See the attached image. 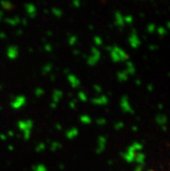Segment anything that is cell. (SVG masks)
Listing matches in <instances>:
<instances>
[{
	"mask_svg": "<svg viewBox=\"0 0 170 171\" xmlns=\"http://www.w3.org/2000/svg\"><path fill=\"white\" fill-rule=\"evenodd\" d=\"M106 50L108 51L109 56L111 60L114 63H122L128 61L129 56L127 54L125 51L122 48H120L117 45H112L106 47Z\"/></svg>",
	"mask_w": 170,
	"mask_h": 171,
	"instance_id": "obj_1",
	"label": "cell"
},
{
	"mask_svg": "<svg viewBox=\"0 0 170 171\" xmlns=\"http://www.w3.org/2000/svg\"><path fill=\"white\" fill-rule=\"evenodd\" d=\"M18 127L19 130L23 133V137L24 140H29L31 136V132L33 129V121L30 119L20 120L18 121Z\"/></svg>",
	"mask_w": 170,
	"mask_h": 171,
	"instance_id": "obj_2",
	"label": "cell"
},
{
	"mask_svg": "<svg viewBox=\"0 0 170 171\" xmlns=\"http://www.w3.org/2000/svg\"><path fill=\"white\" fill-rule=\"evenodd\" d=\"M101 57H102V54H101V51L98 50V48L92 47L90 50V56L87 57V63L90 66H95L100 61Z\"/></svg>",
	"mask_w": 170,
	"mask_h": 171,
	"instance_id": "obj_3",
	"label": "cell"
},
{
	"mask_svg": "<svg viewBox=\"0 0 170 171\" xmlns=\"http://www.w3.org/2000/svg\"><path fill=\"white\" fill-rule=\"evenodd\" d=\"M128 43H129L130 47L133 48V49L139 48L141 44H142L141 39H140V37L138 36V34H137V31H136L134 29L132 30V31H131L130 35L128 36Z\"/></svg>",
	"mask_w": 170,
	"mask_h": 171,
	"instance_id": "obj_4",
	"label": "cell"
},
{
	"mask_svg": "<svg viewBox=\"0 0 170 171\" xmlns=\"http://www.w3.org/2000/svg\"><path fill=\"white\" fill-rule=\"evenodd\" d=\"M26 104V97L23 95L17 96L10 103V106L13 109H19Z\"/></svg>",
	"mask_w": 170,
	"mask_h": 171,
	"instance_id": "obj_5",
	"label": "cell"
},
{
	"mask_svg": "<svg viewBox=\"0 0 170 171\" xmlns=\"http://www.w3.org/2000/svg\"><path fill=\"white\" fill-rule=\"evenodd\" d=\"M120 107L121 109L124 112V113H129V114H133L134 113V109L132 108L129 99L127 96H123L121 101H120Z\"/></svg>",
	"mask_w": 170,
	"mask_h": 171,
	"instance_id": "obj_6",
	"label": "cell"
},
{
	"mask_svg": "<svg viewBox=\"0 0 170 171\" xmlns=\"http://www.w3.org/2000/svg\"><path fill=\"white\" fill-rule=\"evenodd\" d=\"M137 153L136 150L134 149V147L132 145H130L124 153L122 154V158L125 160L126 162L128 163H132L134 162V158H135V154Z\"/></svg>",
	"mask_w": 170,
	"mask_h": 171,
	"instance_id": "obj_7",
	"label": "cell"
},
{
	"mask_svg": "<svg viewBox=\"0 0 170 171\" xmlns=\"http://www.w3.org/2000/svg\"><path fill=\"white\" fill-rule=\"evenodd\" d=\"M107 146V137L105 135H99L97 138V154H102L106 149Z\"/></svg>",
	"mask_w": 170,
	"mask_h": 171,
	"instance_id": "obj_8",
	"label": "cell"
},
{
	"mask_svg": "<svg viewBox=\"0 0 170 171\" xmlns=\"http://www.w3.org/2000/svg\"><path fill=\"white\" fill-rule=\"evenodd\" d=\"M6 55H7L8 58L10 60L17 59L19 56V50H18V46L17 45H10L7 48Z\"/></svg>",
	"mask_w": 170,
	"mask_h": 171,
	"instance_id": "obj_9",
	"label": "cell"
},
{
	"mask_svg": "<svg viewBox=\"0 0 170 171\" xmlns=\"http://www.w3.org/2000/svg\"><path fill=\"white\" fill-rule=\"evenodd\" d=\"M92 103L95 105H98V106H104L107 105L108 103V97L106 95H100L98 97L93 98L91 100Z\"/></svg>",
	"mask_w": 170,
	"mask_h": 171,
	"instance_id": "obj_10",
	"label": "cell"
},
{
	"mask_svg": "<svg viewBox=\"0 0 170 171\" xmlns=\"http://www.w3.org/2000/svg\"><path fill=\"white\" fill-rule=\"evenodd\" d=\"M67 80L69 82V83L71 84V86L74 89H76V88H78L80 86V79L74 74L70 73L69 75H67Z\"/></svg>",
	"mask_w": 170,
	"mask_h": 171,
	"instance_id": "obj_11",
	"label": "cell"
},
{
	"mask_svg": "<svg viewBox=\"0 0 170 171\" xmlns=\"http://www.w3.org/2000/svg\"><path fill=\"white\" fill-rule=\"evenodd\" d=\"M155 122L158 125H160L162 129V130L166 131L167 130V122H168V118L167 116L164 115V114H158L156 117H155Z\"/></svg>",
	"mask_w": 170,
	"mask_h": 171,
	"instance_id": "obj_12",
	"label": "cell"
},
{
	"mask_svg": "<svg viewBox=\"0 0 170 171\" xmlns=\"http://www.w3.org/2000/svg\"><path fill=\"white\" fill-rule=\"evenodd\" d=\"M24 8H25V10H26V13L28 14V16L30 18H34L36 16V7L33 4H26L24 5Z\"/></svg>",
	"mask_w": 170,
	"mask_h": 171,
	"instance_id": "obj_13",
	"label": "cell"
},
{
	"mask_svg": "<svg viewBox=\"0 0 170 171\" xmlns=\"http://www.w3.org/2000/svg\"><path fill=\"white\" fill-rule=\"evenodd\" d=\"M78 135H79V130H78V129L76 128V127H73V128L69 129L66 131V133H65L66 138L69 139V140L75 139Z\"/></svg>",
	"mask_w": 170,
	"mask_h": 171,
	"instance_id": "obj_14",
	"label": "cell"
},
{
	"mask_svg": "<svg viewBox=\"0 0 170 171\" xmlns=\"http://www.w3.org/2000/svg\"><path fill=\"white\" fill-rule=\"evenodd\" d=\"M115 24L119 28H122L124 26V25H125V23H124V17L119 11H117L115 13Z\"/></svg>",
	"mask_w": 170,
	"mask_h": 171,
	"instance_id": "obj_15",
	"label": "cell"
},
{
	"mask_svg": "<svg viewBox=\"0 0 170 171\" xmlns=\"http://www.w3.org/2000/svg\"><path fill=\"white\" fill-rule=\"evenodd\" d=\"M63 93L61 90H54L52 92V103L58 104V103L63 98Z\"/></svg>",
	"mask_w": 170,
	"mask_h": 171,
	"instance_id": "obj_16",
	"label": "cell"
},
{
	"mask_svg": "<svg viewBox=\"0 0 170 171\" xmlns=\"http://www.w3.org/2000/svg\"><path fill=\"white\" fill-rule=\"evenodd\" d=\"M125 71L128 76H132V75H134L135 74V71H136V69H135V66L134 64L131 61H127L126 62L125 65Z\"/></svg>",
	"mask_w": 170,
	"mask_h": 171,
	"instance_id": "obj_17",
	"label": "cell"
},
{
	"mask_svg": "<svg viewBox=\"0 0 170 171\" xmlns=\"http://www.w3.org/2000/svg\"><path fill=\"white\" fill-rule=\"evenodd\" d=\"M145 160H146V155L142 151L141 152H137V153L135 154L134 162H137L139 166H143V167L144 163H145Z\"/></svg>",
	"mask_w": 170,
	"mask_h": 171,
	"instance_id": "obj_18",
	"label": "cell"
},
{
	"mask_svg": "<svg viewBox=\"0 0 170 171\" xmlns=\"http://www.w3.org/2000/svg\"><path fill=\"white\" fill-rule=\"evenodd\" d=\"M128 77L129 76L128 75V73L125 71H121L117 72V80L119 82H121V83H124V82L128 81Z\"/></svg>",
	"mask_w": 170,
	"mask_h": 171,
	"instance_id": "obj_19",
	"label": "cell"
},
{
	"mask_svg": "<svg viewBox=\"0 0 170 171\" xmlns=\"http://www.w3.org/2000/svg\"><path fill=\"white\" fill-rule=\"evenodd\" d=\"M5 22L10 25H11V26H16V25H18L20 24V22H21V18H19V17H14V18H6L5 19Z\"/></svg>",
	"mask_w": 170,
	"mask_h": 171,
	"instance_id": "obj_20",
	"label": "cell"
},
{
	"mask_svg": "<svg viewBox=\"0 0 170 171\" xmlns=\"http://www.w3.org/2000/svg\"><path fill=\"white\" fill-rule=\"evenodd\" d=\"M80 122L82 124H85V125H88L92 123V118L90 117V116L87 115V114H83L80 117Z\"/></svg>",
	"mask_w": 170,
	"mask_h": 171,
	"instance_id": "obj_21",
	"label": "cell"
},
{
	"mask_svg": "<svg viewBox=\"0 0 170 171\" xmlns=\"http://www.w3.org/2000/svg\"><path fill=\"white\" fill-rule=\"evenodd\" d=\"M52 69H53V64L52 63H45V65L43 66V68H42V74L43 75H47V74H49V73L52 71Z\"/></svg>",
	"mask_w": 170,
	"mask_h": 171,
	"instance_id": "obj_22",
	"label": "cell"
},
{
	"mask_svg": "<svg viewBox=\"0 0 170 171\" xmlns=\"http://www.w3.org/2000/svg\"><path fill=\"white\" fill-rule=\"evenodd\" d=\"M61 148H62V144L59 142H53L50 143V149L51 151H56V150L60 149Z\"/></svg>",
	"mask_w": 170,
	"mask_h": 171,
	"instance_id": "obj_23",
	"label": "cell"
},
{
	"mask_svg": "<svg viewBox=\"0 0 170 171\" xmlns=\"http://www.w3.org/2000/svg\"><path fill=\"white\" fill-rule=\"evenodd\" d=\"M77 97L82 103H85V102L88 101V96H87V94L84 91H79L77 93Z\"/></svg>",
	"mask_w": 170,
	"mask_h": 171,
	"instance_id": "obj_24",
	"label": "cell"
},
{
	"mask_svg": "<svg viewBox=\"0 0 170 171\" xmlns=\"http://www.w3.org/2000/svg\"><path fill=\"white\" fill-rule=\"evenodd\" d=\"M131 145L134 147V149L136 150V152H141L143 150V145L141 143H139V142H134Z\"/></svg>",
	"mask_w": 170,
	"mask_h": 171,
	"instance_id": "obj_25",
	"label": "cell"
},
{
	"mask_svg": "<svg viewBox=\"0 0 170 171\" xmlns=\"http://www.w3.org/2000/svg\"><path fill=\"white\" fill-rule=\"evenodd\" d=\"M156 31H157L158 35L161 36H164L167 34V32H168L167 29L165 27H163V26H159V27L156 29Z\"/></svg>",
	"mask_w": 170,
	"mask_h": 171,
	"instance_id": "obj_26",
	"label": "cell"
},
{
	"mask_svg": "<svg viewBox=\"0 0 170 171\" xmlns=\"http://www.w3.org/2000/svg\"><path fill=\"white\" fill-rule=\"evenodd\" d=\"M45 149H46V145H45V143H39L36 146V148H35L36 151V152H38V153L45 151Z\"/></svg>",
	"mask_w": 170,
	"mask_h": 171,
	"instance_id": "obj_27",
	"label": "cell"
},
{
	"mask_svg": "<svg viewBox=\"0 0 170 171\" xmlns=\"http://www.w3.org/2000/svg\"><path fill=\"white\" fill-rule=\"evenodd\" d=\"M34 94H35V96H36V97H40L44 96L45 90L43 88H41V87H37V88H36L35 91H34Z\"/></svg>",
	"mask_w": 170,
	"mask_h": 171,
	"instance_id": "obj_28",
	"label": "cell"
},
{
	"mask_svg": "<svg viewBox=\"0 0 170 171\" xmlns=\"http://www.w3.org/2000/svg\"><path fill=\"white\" fill-rule=\"evenodd\" d=\"M2 6L4 7V9L5 10H11L13 9V4L11 2L9 1H4L2 2Z\"/></svg>",
	"mask_w": 170,
	"mask_h": 171,
	"instance_id": "obj_29",
	"label": "cell"
},
{
	"mask_svg": "<svg viewBox=\"0 0 170 171\" xmlns=\"http://www.w3.org/2000/svg\"><path fill=\"white\" fill-rule=\"evenodd\" d=\"M77 40H78V38H77L76 36H71L69 37V39H68V43H69V45H71V46H74V45H76Z\"/></svg>",
	"mask_w": 170,
	"mask_h": 171,
	"instance_id": "obj_30",
	"label": "cell"
},
{
	"mask_svg": "<svg viewBox=\"0 0 170 171\" xmlns=\"http://www.w3.org/2000/svg\"><path fill=\"white\" fill-rule=\"evenodd\" d=\"M51 11H52V14H53L56 18H61L62 15H63V11H62V10L58 9V8H53Z\"/></svg>",
	"mask_w": 170,
	"mask_h": 171,
	"instance_id": "obj_31",
	"label": "cell"
},
{
	"mask_svg": "<svg viewBox=\"0 0 170 171\" xmlns=\"http://www.w3.org/2000/svg\"><path fill=\"white\" fill-rule=\"evenodd\" d=\"M93 41H94L95 45H97V46H98V47L99 46H102V44H103L102 38L99 36H94V39H93Z\"/></svg>",
	"mask_w": 170,
	"mask_h": 171,
	"instance_id": "obj_32",
	"label": "cell"
},
{
	"mask_svg": "<svg viewBox=\"0 0 170 171\" xmlns=\"http://www.w3.org/2000/svg\"><path fill=\"white\" fill-rule=\"evenodd\" d=\"M155 30H156V25H155L154 24H149V25H148V26H147V31H148V33L152 34Z\"/></svg>",
	"mask_w": 170,
	"mask_h": 171,
	"instance_id": "obj_33",
	"label": "cell"
},
{
	"mask_svg": "<svg viewBox=\"0 0 170 171\" xmlns=\"http://www.w3.org/2000/svg\"><path fill=\"white\" fill-rule=\"evenodd\" d=\"M96 123L99 126H104L107 123V120L105 118H103V117H99V118L97 119Z\"/></svg>",
	"mask_w": 170,
	"mask_h": 171,
	"instance_id": "obj_34",
	"label": "cell"
},
{
	"mask_svg": "<svg viewBox=\"0 0 170 171\" xmlns=\"http://www.w3.org/2000/svg\"><path fill=\"white\" fill-rule=\"evenodd\" d=\"M114 128H115V129H117V130H121L122 129L124 128V123L122 122V121L117 122V123L114 124Z\"/></svg>",
	"mask_w": 170,
	"mask_h": 171,
	"instance_id": "obj_35",
	"label": "cell"
},
{
	"mask_svg": "<svg viewBox=\"0 0 170 171\" xmlns=\"http://www.w3.org/2000/svg\"><path fill=\"white\" fill-rule=\"evenodd\" d=\"M34 171H47L46 167L43 164H38L36 167H34Z\"/></svg>",
	"mask_w": 170,
	"mask_h": 171,
	"instance_id": "obj_36",
	"label": "cell"
},
{
	"mask_svg": "<svg viewBox=\"0 0 170 171\" xmlns=\"http://www.w3.org/2000/svg\"><path fill=\"white\" fill-rule=\"evenodd\" d=\"M133 20H134V18H133V17H132L131 15H128V16L124 17V23H125V24L131 25V24L133 23Z\"/></svg>",
	"mask_w": 170,
	"mask_h": 171,
	"instance_id": "obj_37",
	"label": "cell"
},
{
	"mask_svg": "<svg viewBox=\"0 0 170 171\" xmlns=\"http://www.w3.org/2000/svg\"><path fill=\"white\" fill-rule=\"evenodd\" d=\"M76 104H77V101L76 99L71 100L70 103H69V106H70V108L71 109H75L76 108Z\"/></svg>",
	"mask_w": 170,
	"mask_h": 171,
	"instance_id": "obj_38",
	"label": "cell"
},
{
	"mask_svg": "<svg viewBox=\"0 0 170 171\" xmlns=\"http://www.w3.org/2000/svg\"><path fill=\"white\" fill-rule=\"evenodd\" d=\"M44 49H45V51H47V52H51L52 50H53V47L50 44H45V46H44Z\"/></svg>",
	"mask_w": 170,
	"mask_h": 171,
	"instance_id": "obj_39",
	"label": "cell"
},
{
	"mask_svg": "<svg viewBox=\"0 0 170 171\" xmlns=\"http://www.w3.org/2000/svg\"><path fill=\"white\" fill-rule=\"evenodd\" d=\"M93 89H94V90H95L97 94H101L102 91V88L100 85H98V84H95V85L93 86Z\"/></svg>",
	"mask_w": 170,
	"mask_h": 171,
	"instance_id": "obj_40",
	"label": "cell"
},
{
	"mask_svg": "<svg viewBox=\"0 0 170 171\" xmlns=\"http://www.w3.org/2000/svg\"><path fill=\"white\" fill-rule=\"evenodd\" d=\"M72 4H73L74 7L78 8V7H80L81 1L80 0H72Z\"/></svg>",
	"mask_w": 170,
	"mask_h": 171,
	"instance_id": "obj_41",
	"label": "cell"
},
{
	"mask_svg": "<svg viewBox=\"0 0 170 171\" xmlns=\"http://www.w3.org/2000/svg\"><path fill=\"white\" fill-rule=\"evenodd\" d=\"M147 90H148L149 92H152L153 90H154V85L151 84V83L148 84V85H147Z\"/></svg>",
	"mask_w": 170,
	"mask_h": 171,
	"instance_id": "obj_42",
	"label": "cell"
},
{
	"mask_svg": "<svg viewBox=\"0 0 170 171\" xmlns=\"http://www.w3.org/2000/svg\"><path fill=\"white\" fill-rule=\"evenodd\" d=\"M55 128H56V130H62V129H63V127L61 124H59V123H56V125H55Z\"/></svg>",
	"mask_w": 170,
	"mask_h": 171,
	"instance_id": "obj_43",
	"label": "cell"
},
{
	"mask_svg": "<svg viewBox=\"0 0 170 171\" xmlns=\"http://www.w3.org/2000/svg\"><path fill=\"white\" fill-rule=\"evenodd\" d=\"M157 49H158V47L155 45H149V50H151V51H155V50H157Z\"/></svg>",
	"mask_w": 170,
	"mask_h": 171,
	"instance_id": "obj_44",
	"label": "cell"
},
{
	"mask_svg": "<svg viewBox=\"0 0 170 171\" xmlns=\"http://www.w3.org/2000/svg\"><path fill=\"white\" fill-rule=\"evenodd\" d=\"M20 24H22L23 25H24V26H26L27 24H28V21H27V19H21V22H20Z\"/></svg>",
	"mask_w": 170,
	"mask_h": 171,
	"instance_id": "obj_45",
	"label": "cell"
},
{
	"mask_svg": "<svg viewBox=\"0 0 170 171\" xmlns=\"http://www.w3.org/2000/svg\"><path fill=\"white\" fill-rule=\"evenodd\" d=\"M50 107L51 109H55L57 107V104H56V103H52V102H51V103H50Z\"/></svg>",
	"mask_w": 170,
	"mask_h": 171,
	"instance_id": "obj_46",
	"label": "cell"
},
{
	"mask_svg": "<svg viewBox=\"0 0 170 171\" xmlns=\"http://www.w3.org/2000/svg\"><path fill=\"white\" fill-rule=\"evenodd\" d=\"M8 136H10V137H13L14 135H15V133H14V131L13 130H10V131H8Z\"/></svg>",
	"mask_w": 170,
	"mask_h": 171,
	"instance_id": "obj_47",
	"label": "cell"
},
{
	"mask_svg": "<svg viewBox=\"0 0 170 171\" xmlns=\"http://www.w3.org/2000/svg\"><path fill=\"white\" fill-rule=\"evenodd\" d=\"M143 166H137L135 169H134V171H143Z\"/></svg>",
	"mask_w": 170,
	"mask_h": 171,
	"instance_id": "obj_48",
	"label": "cell"
},
{
	"mask_svg": "<svg viewBox=\"0 0 170 171\" xmlns=\"http://www.w3.org/2000/svg\"><path fill=\"white\" fill-rule=\"evenodd\" d=\"M134 83H135L137 86H141V84H142V81H141L140 79H136V80L134 81Z\"/></svg>",
	"mask_w": 170,
	"mask_h": 171,
	"instance_id": "obj_49",
	"label": "cell"
},
{
	"mask_svg": "<svg viewBox=\"0 0 170 171\" xmlns=\"http://www.w3.org/2000/svg\"><path fill=\"white\" fill-rule=\"evenodd\" d=\"M73 54L76 55V56H78V55H80V51H78V50H74V51H73Z\"/></svg>",
	"mask_w": 170,
	"mask_h": 171,
	"instance_id": "obj_50",
	"label": "cell"
},
{
	"mask_svg": "<svg viewBox=\"0 0 170 171\" xmlns=\"http://www.w3.org/2000/svg\"><path fill=\"white\" fill-rule=\"evenodd\" d=\"M16 34L18 35V36H21L22 34H23V30H18L16 31Z\"/></svg>",
	"mask_w": 170,
	"mask_h": 171,
	"instance_id": "obj_51",
	"label": "cell"
},
{
	"mask_svg": "<svg viewBox=\"0 0 170 171\" xmlns=\"http://www.w3.org/2000/svg\"><path fill=\"white\" fill-rule=\"evenodd\" d=\"M132 131H134V132H136L137 130H138V127L137 126H132Z\"/></svg>",
	"mask_w": 170,
	"mask_h": 171,
	"instance_id": "obj_52",
	"label": "cell"
},
{
	"mask_svg": "<svg viewBox=\"0 0 170 171\" xmlns=\"http://www.w3.org/2000/svg\"><path fill=\"white\" fill-rule=\"evenodd\" d=\"M8 149L10 150V151L14 150V146H13V145H9V146H8Z\"/></svg>",
	"mask_w": 170,
	"mask_h": 171,
	"instance_id": "obj_53",
	"label": "cell"
},
{
	"mask_svg": "<svg viewBox=\"0 0 170 171\" xmlns=\"http://www.w3.org/2000/svg\"><path fill=\"white\" fill-rule=\"evenodd\" d=\"M0 138H1L2 140H6L7 136H6V135H0Z\"/></svg>",
	"mask_w": 170,
	"mask_h": 171,
	"instance_id": "obj_54",
	"label": "cell"
},
{
	"mask_svg": "<svg viewBox=\"0 0 170 171\" xmlns=\"http://www.w3.org/2000/svg\"><path fill=\"white\" fill-rule=\"evenodd\" d=\"M50 80H51V81H53V82L56 80V76H55V75H53V74L50 76Z\"/></svg>",
	"mask_w": 170,
	"mask_h": 171,
	"instance_id": "obj_55",
	"label": "cell"
},
{
	"mask_svg": "<svg viewBox=\"0 0 170 171\" xmlns=\"http://www.w3.org/2000/svg\"><path fill=\"white\" fill-rule=\"evenodd\" d=\"M0 37H1V38H4H4L6 37V35H5L4 33H0Z\"/></svg>",
	"mask_w": 170,
	"mask_h": 171,
	"instance_id": "obj_56",
	"label": "cell"
},
{
	"mask_svg": "<svg viewBox=\"0 0 170 171\" xmlns=\"http://www.w3.org/2000/svg\"><path fill=\"white\" fill-rule=\"evenodd\" d=\"M47 35H48V36H52V35H53V33H52V31H50V30H49V31H48V32H47Z\"/></svg>",
	"mask_w": 170,
	"mask_h": 171,
	"instance_id": "obj_57",
	"label": "cell"
},
{
	"mask_svg": "<svg viewBox=\"0 0 170 171\" xmlns=\"http://www.w3.org/2000/svg\"><path fill=\"white\" fill-rule=\"evenodd\" d=\"M163 107H164V106H163V104H161V103H160V104L158 105V108H159V109H162Z\"/></svg>",
	"mask_w": 170,
	"mask_h": 171,
	"instance_id": "obj_58",
	"label": "cell"
},
{
	"mask_svg": "<svg viewBox=\"0 0 170 171\" xmlns=\"http://www.w3.org/2000/svg\"><path fill=\"white\" fill-rule=\"evenodd\" d=\"M63 72H64L65 74H67V75H69V74H70V73H69V70H64Z\"/></svg>",
	"mask_w": 170,
	"mask_h": 171,
	"instance_id": "obj_59",
	"label": "cell"
},
{
	"mask_svg": "<svg viewBox=\"0 0 170 171\" xmlns=\"http://www.w3.org/2000/svg\"><path fill=\"white\" fill-rule=\"evenodd\" d=\"M167 27H168V28L170 27V23H169V22H167Z\"/></svg>",
	"mask_w": 170,
	"mask_h": 171,
	"instance_id": "obj_60",
	"label": "cell"
},
{
	"mask_svg": "<svg viewBox=\"0 0 170 171\" xmlns=\"http://www.w3.org/2000/svg\"><path fill=\"white\" fill-rule=\"evenodd\" d=\"M112 161H109V162H108V164H109V165H111V164H112Z\"/></svg>",
	"mask_w": 170,
	"mask_h": 171,
	"instance_id": "obj_61",
	"label": "cell"
},
{
	"mask_svg": "<svg viewBox=\"0 0 170 171\" xmlns=\"http://www.w3.org/2000/svg\"><path fill=\"white\" fill-rule=\"evenodd\" d=\"M93 28H94V27H93L92 25H90V30H93Z\"/></svg>",
	"mask_w": 170,
	"mask_h": 171,
	"instance_id": "obj_62",
	"label": "cell"
},
{
	"mask_svg": "<svg viewBox=\"0 0 170 171\" xmlns=\"http://www.w3.org/2000/svg\"><path fill=\"white\" fill-rule=\"evenodd\" d=\"M148 171H153V170H148Z\"/></svg>",
	"mask_w": 170,
	"mask_h": 171,
	"instance_id": "obj_63",
	"label": "cell"
}]
</instances>
